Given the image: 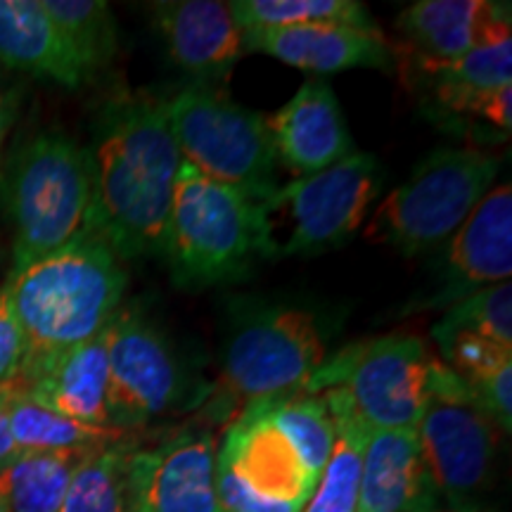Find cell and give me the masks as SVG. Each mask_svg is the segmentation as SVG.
Masks as SVG:
<instances>
[{"label": "cell", "mask_w": 512, "mask_h": 512, "mask_svg": "<svg viewBox=\"0 0 512 512\" xmlns=\"http://www.w3.org/2000/svg\"><path fill=\"white\" fill-rule=\"evenodd\" d=\"M93 202L86 233L119 261L159 254L183 166L162 98L121 93L93 126Z\"/></svg>", "instance_id": "1"}, {"label": "cell", "mask_w": 512, "mask_h": 512, "mask_svg": "<svg viewBox=\"0 0 512 512\" xmlns=\"http://www.w3.org/2000/svg\"><path fill=\"white\" fill-rule=\"evenodd\" d=\"M27 339L29 368L105 332L126 292V271L105 242L83 233L5 280ZM22 373V375H24Z\"/></svg>", "instance_id": "2"}, {"label": "cell", "mask_w": 512, "mask_h": 512, "mask_svg": "<svg viewBox=\"0 0 512 512\" xmlns=\"http://www.w3.org/2000/svg\"><path fill=\"white\" fill-rule=\"evenodd\" d=\"M93 202L91 150L62 131L19 143L0 166V207L12 230V271L86 233Z\"/></svg>", "instance_id": "3"}, {"label": "cell", "mask_w": 512, "mask_h": 512, "mask_svg": "<svg viewBox=\"0 0 512 512\" xmlns=\"http://www.w3.org/2000/svg\"><path fill=\"white\" fill-rule=\"evenodd\" d=\"M159 254L178 287L242 278L264 256L259 202L183 164Z\"/></svg>", "instance_id": "4"}, {"label": "cell", "mask_w": 512, "mask_h": 512, "mask_svg": "<svg viewBox=\"0 0 512 512\" xmlns=\"http://www.w3.org/2000/svg\"><path fill=\"white\" fill-rule=\"evenodd\" d=\"M501 162L477 147H439L384 197L368 240L415 256L444 245L494 185Z\"/></svg>", "instance_id": "5"}, {"label": "cell", "mask_w": 512, "mask_h": 512, "mask_svg": "<svg viewBox=\"0 0 512 512\" xmlns=\"http://www.w3.org/2000/svg\"><path fill=\"white\" fill-rule=\"evenodd\" d=\"M164 105L183 164L245 192L254 202H264L278 190V155L264 114L247 110L207 83L183 88Z\"/></svg>", "instance_id": "6"}, {"label": "cell", "mask_w": 512, "mask_h": 512, "mask_svg": "<svg viewBox=\"0 0 512 512\" xmlns=\"http://www.w3.org/2000/svg\"><path fill=\"white\" fill-rule=\"evenodd\" d=\"M380 159L354 152L318 174L283 185L259 202L266 259L318 254L347 242L382 192Z\"/></svg>", "instance_id": "7"}, {"label": "cell", "mask_w": 512, "mask_h": 512, "mask_svg": "<svg viewBox=\"0 0 512 512\" xmlns=\"http://www.w3.org/2000/svg\"><path fill=\"white\" fill-rule=\"evenodd\" d=\"M439 358L418 335L351 344L320 366L304 394L339 389L356 418L375 430H415L425 413Z\"/></svg>", "instance_id": "8"}, {"label": "cell", "mask_w": 512, "mask_h": 512, "mask_svg": "<svg viewBox=\"0 0 512 512\" xmlns=\"http://www.w3.org/2000/svg\"><path fill=\"white\" fill-rule=\"evenodd\" d=\"M328 339V325L306 306L273 304L249 311L230 335L223 387L247 406L304 392L328 361Z\"/></svg>", "instance_id": "9"}, {"label": "cell", "mask_w": 512, "mask_h": 512, "mask_svg": "<svg viewBox=\"0 0 512 512\" xmlns=\"http://www.w3.org/2000/svg\"><path fill=\"white\" fill-rule=\"evenodd\" d=\"M415 434L437 496L453 503L475 501L494 470L498 427L479 408L463 377L441 358Z\"/></svg>", "instance_id": "10"}, {"label": "cell", "mask_w": 512, "mask_h": 512, "mask_svg": "<svg viewBox=\"0 0 512 512\" xmlns=\"http://www.w3.org/2000/svg\"><path fill=\"white\" fill-rule=\"evenodd\" d=\"M110 425L121 432L178 411L188 382L176 351L136 309H119L107 325Z\"/></svg>", "instance_id": "11"}, {"label": "cell", "mask_w": 512, "mask_h": 512, "mask_svg": "<svg viewBox=\"0 0 512 512\" xmlns=\"http://www.w3.org/2000/svg\"><path fill=\"white\" fill-rule=\"evenodd\" d=\"M216 439L204 427L128 453V512H216Z\"/></svg>", "instance_id": "12"}, {"label": "cell", "mask_w": 512, "mask_h": 512, "mask_svg": "<svg viewBox=\"0 0 512 512\" xmlns=\"http://www.w3.org/2000/svg\"><path fill=\"white\" fill-rule=\"evenodd\" d=\"M512 275V188L501 183L446 240L439 254L441 290L427 306L456 304L482 287L508 283Z\"/></svg>", "instance_id": "13"}, {"label": "cell", "mask_w": 512, "mask_h": 512, "mask_svg": "<svg viewBox=\"0 0 512 512\" xmlns=\"http://www.w3.org/2000/svg\"><path fill=\"white\" fill-rule=\"evenodd\" d=\"M216 458L268 501L304 508L318 482L259 401L230 422Z\"/></svg>", "instance_id": "14"}, {"label": "cell", "mask_w": 512, "mask_h": 512, "mask_svg": "<svg viewBox=\"0 0 512 512\" xmlns=\"http://www.w3.org/2000/svg\"><path fill=\"white\" fill-rule=\"evenodd\" d=\"M15 389L69 420L112 427L107 328L98 337L60 351L29 368Z\"/></svg>", "instance_id": "15"}, {"label": "cell", "mask_w": 512, "mask_h": 512, "mask_svg": "<svg viewBox=\"0 0 512 512\" xmlns=\"http://www.w3.org/2000/svg\"><path fill=\"white\" fill-rule=\"evenodd\" d=\"M245 53H264L311 74H337L349 69H389L392 48L382 31L344 24L242 31Z\"/></svg>", "instance_id": "16"}, {"label": "cell", "mask_w": 512, "mask_h": 512, "mask_svg": "<svg viewBox=\"0 0 512 512\" xmlns=\"http://www.w3.org/2000/svg\"><path fill=\"white\" fill-rule=\"evenodd\" d=\"M152 17L166 53L197 83L221 79L245 55L240 24L221 0H166Z\"/></svg>", "instance_id": "17"}, {"label": "cell", "mask_w": 512, "mask_h": 512, "mask_svg": "<svg viewBox=\"0 0 512 512\" xmlns=\"http://www.w3.org/2000/svg\"><path fill=\"white\" fill-rule=\"evenodd\" d=\"M268 124L275 155L299 176L318 174L358 152L335 91L320 79L306 81Z\"/></svg>", "instance_id": "18"}, {"label": "cell", "mask_w": 512, "mask_h": 512, "mask_svg": "<svg viewBox=\"0 0 512 512\" xmlns=\"http://www.w3.org/2000/svg\"><path fill=\"white\" fill-rule=\"evenodd\" d=\"M432 498L415 430L370 432L356 512H418Z\"/></svg>", "instance_id": "19"}, {"label": "cell", "mask_w": 512, "mask_h": 512, "mask_svg": "<svg viewBox=\"0 0 512 512\" xmlns=\"http://www.w3.org/2000/svg\"><path fill=\"white\" fill-rule=\"evenodd\" d=\"M0 62L64 88L91 79L41 0H0Z\"/></svg>", "instance_id": "20"}, {"label": "cell", "mask_w": 512, "mask_h": 512, "mask_svg": "<svg viewBox=\"0 0 512 512\" xmlns=\"http://www.w3.org/2000/svg\"><path fill=\"white\" fill-rule=\"evenodd\" d=\"M503 3L489 0H420L399 17L411 53L427 60H453L479 43Z\"/></svg>", "instance_id": "21"}, {"label": "cell", "mask_w": 512, "mask_h": 512, "mask_svg": "<svg viewBox=\"0 0 512 512\" xmlns=\"http://www.w3.org/2000/svg\"><path fill=\"white\" fill-rule=\"evenodd\" d=\"M335 420V446L320 472L316 489L302 512H356L361 494L363 451H366L370 430L351 411L347 396L339 389L320 392Z\"/></svg>", "instance_id": "22"}, {"label": "cell", "mask_w": 512, "mask_h": 512, "mask_svg": "<svg viewBox=\"0 0 512 512\" xmlns=\"http://www.w3.org/2000/svg\"><path fill=\"white\" fill-rule=\"evenodd\" d=\"M5 415H8L10 437L15 441L17 453H91L95 448L128 439L126 432L114 430V427L83 425V422L48 411L17 389L5 394Z\"/></svg>", "instance_id": "23"}, {"label": "cell", "mask_w": 512, "mask_h": 512, "mask_svg": "<svg viewBox=\"0 0 512 512\" xmlns=\"http://www.w3.org/2000/svg\"><path fill=\"white\" fill-rule=\"evenodd\" d=\"M411 67L425 76L427 81L456 83V86L496 91L512 86V29H510V3H503L498 15L491 19L484 36L472 50L453 60H427L411 53Z\"/></svg>", "instance_id": "24"}, {"label": "cell", "mask_w": 512, "mask_h": 512, "mask_svg": "<svg viewBox=\"0 0 512 512\" xmlns=\"http://www.w3.org/2000/svg\"><path fill=\"white\" fill-rule=\"evenodd\" d=\"M86 453H17L0 467V505L5 512H57Z\"/></svg>", "instance_id": "25"}, {"label": "cell", "mask_w": 512, "mask_h": 512, "mask_svg": "<svg viewBox=\"0 0 512 512\" xmlns=\"http://www.w3.org/2000/svg\"><path fill=\"white\" fill-rule=\"evenodd\" d=\"M128 439L95 448L76 465L57 512H128Z\"/></svg>", "instance_id": "26"}, {"label": "cell", "mask_w": 512, "mask_h": 512, "mask_svg": "<svg viewBox=\"0 0 512 512\" xmlns=\"http://www.w3.org/2000/svg\"><path fill=\"white\" fill-rule=\"evenodd\" d=\"M242 31L306 27V24H344L380 31L366 5L356 0H233L228 3Z\"/></svg>", "instance_id": "27"}, {"label": "cell", "mask_w": 512, "mask_h": 512, "mask_svg": "<svg viewBox=\"0 0 512 512\" xmlns=\"http://www.w3.org/2000/svg\"><path fill=\"white\" fill-rule=\"evenodd\" d=\"M259 403L264 406L268 420L283 432L302 463L309 467V472L320 477L337 437L335 420L323 396L297 392Z\"/></svg>", "instance_id": "28"}, {"label": "cell", "mask_w": 512, "mask_h": 512, "mask_svg": "<svg viewBox=\"0 0 512 512\" xmlns=\"http://www.w3.org/2000/svg\"><path fill=\"white\" fill-rule=\"evenodd\" d=\"M88 76L114 60L119 48L117 19L102 0H41Z\"/></svg>", "instance_id": "29"}, {"label": "cell", "mask_w": 512, "mask_h": 512, "mask_svg": "<svg viewBox=\"0 0 512 512\" xmlns=\"http://www.w3.org/2000/svg\"><path fill=\"white\" fill-rule=\"evenodd\" d=\"M437 328L470 332L512 349V287L498 283L470 292L444 311Z\"/></svg>", "instance_id": "30"}, {"label": "cell", "mask_w": 512, "mask_h": 512, "mask_svg": "<svg viewBox=\"0 0 512 512\" xmlns=\"http://www.w3.org/2000/svg\"><path fill=\"white\" fill-rule=\"evenodd\" d=\"M432 88V100L441 112L460 119H477L494 126L496 131L510 133L512 128V88L479 91V88L456 86V83L427 81Z\"/></svg>", "instance_id": "31"}, {"label": "cell", "mask_w": 512, "mask_h": 512, "mask_svg": "<svg viewBox=\"0 0 512 512\" xmlns=\"http://www.w3.org/2000/svg\"><path fill=\"white\" fill-rule=\"evenodd\" d=\"M27 363V339L10 302L8 283L0 285V394H8L22 380Z\"/></svg>", "instance_id": "32"}, {"label": "cell", "mask_w": 512, "mask_h": 512, "mask_svg": "<svg viewBox=\"0 0 512 512\" xmlns=\"http://www.w3.org/2000/svg\"><path fill=\"white\" fill-rule=\"evenodd\" d=\"M479 408L494 420L498 430L510 434L512 430V363L498 366L489 373L465 382Z\"/></svg>", "instance_id": "33"}, {"label": "cell", "mask_w": 512, "mask_h": 512, "mask_svg": "<svg viewBox=\"0 0 512 512\" xmlns=\"http://www.w3.org/2000/svg\"><path fill=\"white\" fill-rule=\"evenodd\" d=\"M216 512H302V508L254 494L226 463L216 458Z\"/></svg>", "instance_id": "34"}, {"label": "cell", "mask_w": 512, "mask_h": 512, "mask_svg": "<svg viewBox=\"0 0 512 512\" xmlns=\"http://www.w3.org/2000/svg\"><path fill=\"white\" fill-rule=\"evenodd\" d=\"M19 102H22V93L17 88L5 91L0 98V152H3L5 140H8L12 126H15L19 114Z\"/></svg>", "instance_id": "35"}, {"label": "cell", "mask_w": 512, "mask_h": 512, "mask_svg": "<svg viewBox=\"0 0 512 512\" xmlns=\"http://www.w3.org/2000/svg\"><path fill=\"white\" fill-rule=\"evenodd\" d=\"M17 456L15 441L10 437L8 415H5V394H0V467Z\"/></svg>", "instance_id": "36"}, {"label": "cell", "mask_w": 512, "mask_h": 512, "mask_svg": "<svg viewBox=\"0 0 512 512\" xmlns=\"http://www.w3.org/2000/svg\"><path fill=\"white\" fill-rule=\"evenodd\" d=\"M418 512H489L484 505L479 503H453V501H444V498H432L430 503L422 505Z\"/></svg>", "instance_id": "37"}, {"label": "cell", "mask_w": 512, "mask_h": 512, "mask_svg": "<svg viewBox=\"0 0 512 512\" xmlns=\"http://www.w3.org/2000/svg\"><path fill=\"white\" fill-rule=\"evenodd\" d=\"M5 91H8V88H3V76H0V98H3Z\"/></svg>", "instance_id": "38"}, {"label": "cell", "mask_w": 512, "mask_h": 512, "mask_svg": "<svg viewBox=\"0 0 512 512\" xmlns=\"http://www.w3.org/2000/svg\"><path fill=\"white\" fill-rule=\"evenodd\" d=\"M0 512H5V510H3V505H0Z\"/></svg>", "instance_id": "39"}]
</instances>
